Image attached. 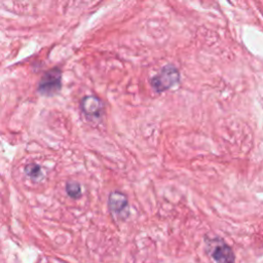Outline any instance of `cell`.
Wrapping results in <instances>:
<instances>
[{
    "instance_id": "52a82bcc",
    "label": "cell",
    "mask_w": 263,
    "mask_h": 263,
    "mask_svg": "<svg viewBox=\"0 0 263 263\" xmlns=\"http://www.w3.org/2000/svg\"><path fill=\"white\" fill-rule=\"evenodd\" d=\"M66 190L67 193L71 196V197H79L81 194V188L80 185L76 182H68L66 185Z\"/></svg>"
},
{
    "instance_id": "5b68a950",
    "label": "cell",
    "mask_w": 263,
    "mask_h": 263,
    "mask_svg": "<svg viewBox=\"0 0 263 263\" xmlns=\"http://www.w3.org/2000/svg\"><path fill=\"white\" fill-rule=\"evenodd\" d=\"M81 108L83 112L88 117H100L102 110H103V104L97 97L88 96L85 97L81 101Z\"/></svg>"
},
{
    "instance_id": "3957f363",
    "label": "cell",
    "mask_w": 263,
    "mask_h": 263,
    "mask_svg": "<svg viewBox=\"0 0 263 263\" xmlns=\"http://www.w3.org/2000/svg\"><path fill=\"white\" fill-rule=\"evenodd\" d=\"M210 255L217 263H235L231 248L220 238L210 239L208 242Z\"/></svg>"
},
{
    "instance_id": "6da1fadb",
    "label": "cell",
    "mask_w": 263,
    "mask_h": 263,
    "mask_svg": "<svg viewBox=\"0 0 263 263\" xmlns=\"http://www.w3.org/2000/svg\"><path fill=\"white\" fill-rule=\"evenodd\" d=\"M62 85V73L61 70L58 68H53L44 73L41 77L38 90L40 93L45 96H51L57 93Z\"/></svg>"
},
{
    "instance_id": "7a4b0ae2",
    "label": "cell",
    "mask_w": 263,
    "mask_h": 263,
    "mask_svg": "<svg viewBox=\"0 0 263 263\" xmlns=\"http://www.w3.org/2000/svg\"><path fill=\"white\" fill-rule=\"evenodd\" d=\"M179 81V72L172 66L167 65L161 69L158 75L152 78L151 84L157 91H163L172 87Z\"/></svg>"
},
{
    "instance_id": "277c9868",
    "label": "cell",
    "mask_w": 263,
    "mask_h": 263,
    "mask_svg": "<svg viewBox=\"0 0 263 263\" xmlns=\"http://www.w3.org/2000/svg\"><path fill=\"white\" fill-rule=\"evenodd\" d=\"M108 204L112 214L118 218L125 219L128 216V202L124 194L120 192H112L109 195Z\"/></svg>"
},
{
    "instance_id": "8992f818",
    "label": "cell",
    "mask_w": 263,
    "mask_h": 263,
    "mask_svg": "<svg viewBox=\"0 0 263 263\" xmlns=\"http://www.w3.org/2000/svg\"><path fill=\"white\" fill-rule=\"evenodd\" d=\"M25 173L26 175L34 180V181H38L42 178V172H41V168L39 165L35 164V163H30L28 164L26 167H25Z\"/></svg>"
}]
</instances>
